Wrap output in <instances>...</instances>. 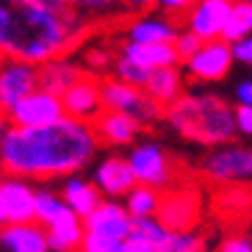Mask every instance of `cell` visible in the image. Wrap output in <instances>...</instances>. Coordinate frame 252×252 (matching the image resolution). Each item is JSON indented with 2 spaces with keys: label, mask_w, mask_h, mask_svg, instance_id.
I'll return each mask as SVG.
<instances>
[{
  "label": "cell",
  "mask_w": 252,
  "mask_h": 252,
  "mask_svg": "<svg viewBox=\"0 0 252 252\" xmlns=\"http://www.w3.org/2000/svg\"><path fill=\"white\" fill-rule=\"evenodd\" d=\"M100 81L92 72H83L78 81L61 94V105H64V117L81 119V122H94L103 114V94H100Z\"/></svg>",
  "instance_id": "11"
},
{
  "label": "cell",
  "mask_w": 252,
  "mask_h": 252,
  "mask_svg": "<svg viewBox=\"0 0 252 252\" xmlns=\"http://www.w3.org/2000/svg\"><path fill=\"white\" fill-rule=\"evenodd\" d=\"M125 158L130 163V172H133L139 186H150V189H156L161 194L175 186L178 166L158 141H136Z\"/></svg>",
  "instance_id": "4"
},
{
  "label": "cell",
  "mask_w": 252,
  "mask_h": 252,
  "mask_svg": "<svg viewBox=\"0 0 252 252\" xmlns=\"http://www.w3.org/2000/svg\"><path fill=\"white\" fill-rule=\"evenodd\" d=\"M0 202H3V211H6L8 224L33 222L36 189L31 186V180L6 175V178H3V183H0Z\"/></svg>",
  "instance_id": "16"
},
{
  "label": "cell",
  "mask_w": 252,
  "mask_h": 252,
  "mask_svg": "<svg viewBox=\"0 0 252 252\" xmlns=\"http://www.w3.org/2000/svg\"><path fill=\"white\" fill-rule=\"evenodd\" d=\"M250 33H252V3L250 0H233L230 17L224 23V31L219 39L227 42V45H236V42H241Z\"/></svg>",
  "instance_id": "24"
},
{
  "label": "cell",
  "mask_w": 252,
  "mask_h": 252,
  "mask_svg": "<svg viewBox=\"0 0 252 252\" xmlns=\"http://www.w3.org/2000/svg\"><path fill=\"white\" fill-rule=\"evenodd\" d=\"M45 230H47L50 252H75V250H81V241H83V236H86L83 219L69 211L67 202H64V208L45 224Z\"/></svg>",
  "instance_id": "17"
},
{
  "label": "cell",
  "mask_w": 252,
  "mask_h": 252,
  "mask_svg": "<svg viewBox=\"0 0 252 252\" xmlns=\"http://www.w3.org/2000/svg\"><path fill=\"white\" fill-rule=\"evenodd\" d=\"M122 205L127 208V214L133 219H150V216H158V205H161V191L150 189V186H139L136 183L130 191L122 197Z\"/></svg>",
  "instance_id": "25"
},
{
  "label": "cell",
  "mask_w": 252,
  "mask_h": 252,
  "mask_svg": "<svg viewBox=\"0 0 252 252\" xmlns=\"http://www.w3.org/2000/svg\"><path fill=\"white\" fill-rule=\"evenodd\" d=\"M186 92L183 83V69L180 67H163V69H153L144 83V94L150 100H156L161 108H166L169 103H175L180 94Z\"/></svg>",
  "instance_id": "23"
},
{
  "label": "cell",
  "mask_w": 252,
  "mask_h": 252,
  "mask_svg": "<svg viewBox=\"0 0 252 252\" xmlns=\"http://www.w3.org/2000/svg\"><path fill=\"white\" fill-rule=\"evenodd\" d=\"M205 180L214 186H247L252 180V147L247 144H222L208 150L200 163Z\"/></svg>",
  "instance_id": "5"
},
{
  "label": "cell",
  "mask_w": 252,
  "mask_h": 252,
  "mask_svg": "<svg viewBox=\"0 0 252 252\" xmlns=\"http://www.w3.org/2000/svg\"><path fill=\"white\" fill-rule=\"evenodd\" d=\"M119 8H122V14H127V17L147 14V11L156 8V0H119Z\"/></svg>",
  "instance_id": "35"
},
{
  "label": "cell",
  "mask_w": 252,
  "mask_h": 252,
  "mask_svg": "<svg viewBox=\"0 0 252 252\" xmlns=\"http://www.w3.org/2000/svg\"><path fill=\"white\" fill-rule=\"evenodd\" d=\"M233 64H236L233 47L227 42H222V39H211V42H202L200 50L194 56H189L180 67L197 83H219L230 75Z\"/></svg>",
  "instance_id": "7"
},
{
  "label": "cell",
  "mask_w": 252,
  "mask_h": 252,
  "mask_svg": "<svg viewBox=\"0 0 252 252\" xmlns=\"http://www.w3.org/2000/svg\"><path fill=\"white\" fill-rule=\"evenodd\" d=\"M250 3H252V0H250Z\"/></svg>",
  "instance_id": "43"
},
{
  "label": "cell",
  "mask_w": 252,
  "mask_h": 252,
  "mask_svg": "<svg viewBox=\"0 0 252 252\" xmlns=\"http://www.w3.org/2000/svg\"><path fill=\"white\" fill-rule=\"evenodd\" d=\"M100 141L92 122L61 117L47 127L8 125L0 136V166L11 178L56 180L81 175L97 156Z\"/></svg>",
  "instance_id": "1"
},
{
  "label": "cell",
  "mask_w": 252,
  "mask_h": 252,
  "mask_svg": "<svg viewBox=\"0 0 252 252\" xmlns=\"http://www.w3.org/2000/svg\"><path fill=\"white\" fill-rule=\"evenodd\" d=\"M33 3H39L42 8H50V11H56V14H67V11H72L69 0H33Z\"/></svg>",
  "instance_id": "38"
},
{
  "label": "cell",
  "mask_w": 252,
  "mask_h": 252,
  "mask_svg": "<svg viewBox=\"0 0 252 252\" xmlns=\"http://www.w3.org/2000/svg\"><path fill=\"white\" fill-rule=\"evenodd\" d=\"M111 78L127 83V86H136V89H144V83H147V78H150V69L139 67L136 61H130V59H125V56L117 53L114 67H111Z\"/></svg>",
  "instance_id": "27"
},
{
  "label": "cell",
  "mask_w": 252,
  "mask_h": 252,
  "mask_svg": "<svg viewBox=\"0 0 252 252\" xmlns=\"http://www.w3.org/2000/svg\"><path fill=\"white\" fill-rule=\"evenodd\" d=\"M194 3H197V0H156V8L161 14L172 17V20H183V17L191 11Z\"/></svg>",
  "instance_id": "31"
},
{
  "label": "cell",
  "mask_w": 252,
  "mask_h": 252,
  "mask_svg": "<svg viewBox=\"0 0 252 252\" xmlns=\"http://www.w3.org/2000/svg\"><path fill=\"white\" fill-rule=\"evenodd\" d=\"M233 97H236V105H250L252 108V75L250 78H241L233 89Z\"/></svg>",
  "instance_id": "37"
},
{
  "label": "cell",
  "mask_w": 252,
  "mask_h": 252,
  "mask_svg": "<svg viewBox=\"0 0 252 252\" xmlns=\"http://www.w3.org/2000/svg\"><path fill=\"white\" fill-rule=\"evenodd\" d=\"M39 89V75L33 64L0 56V111L8 114L23 97Z\"/></svg>",
  "instance_id": "10"
},
{
  "label": "cell",
  "mask_w": 252,
  "mask_h": 252,
  "mask_svg": "<svg viewBox=\"0 0 252 252\" xmlns=\"http://www.w3.org/2000/svg\"><path fill=\"white\" fill-rule=\"evenodd\" d=\"M216 252H252V238L247 236H230L224 238Z\"/></svg>",
  "instance_id": "36"
},
{
  "label": "cell",
  "mask_w": 252,
  "mask_h": 252,
  "mask_svg": "<svg viewBox=\"0 0 252 252\" xmlns=\"http://www.w3.org/2000/svg\"><path fill=\"white\" fill-rule=\"evenodd\" d=\"M3 178H6V172H3V166H0V183H3Z\"/></svg>",
  "instance_id": "41"
},
{
  "label": "cell",
  "mask_w": 252,
  "mask_h": 252,
  "mask_svg": "<svg viewBox=\"0 0 252 252\" xmlns=\"http://www.w3.org/2000/svg\"><path fill=\"white\" fill-rule=\"evenodd\" d=\"M69 6L86 20H111L122 14L119 0H69Z\"/></svg>",
  "instance_id": "26"
},
{
  "label": "cell",
  "mask_w": 252,
  "mask_h": 252,
  "mask_svg": "<svg viewBox=\"0 0 252 252\" xmlns=\"http://www.w3.org/2000/svg\"><path fill=\"white\" fill-rule=\"evenodd\" d=\"M100 94H103V111H117L127 114L136 119L141 127L153 125L158 119H163V108L144 94V89L127 86V83L117 81V78H103L100 81Z\"/></svg>",
  "instance_id": "6"
},
{
  "label": "cell",
  "mask_w": 252,
  "mask_h": 252,
  "mask_svg": "<svg viewBox=\"0 0 252 252\" xmlns=\"http://www.w3.org/2000/svg\"><path fill=\"white\" fill-rule=\"evenodd\" d=\"M92 183L105 200H122L136 186V178L130 172V163L122 156H105L92 172Z\"/></svg>",
  "instance_id": "15"
},
{
  "label": "cell",
  "mask_w": 252,
  "mask_h": 252,
  "mask_svg": "<svg viewBox=\"0 0 252 252\" xmlns=\"http://www.w3.org/2000/svg\"><path fill=\"white\" fill-rule=\"evenodd\" d=\"M200 45H202V39H197L191 31L180 28L178 39H175V50H178V56H180V64H183L189 56H194V53L200 50Z\"/></svg>",
  "instance_id": "32"
},
{
  "label": "cell",
  "mask_w": 252,
  "mask_h": 252,
  "mask_svg": "<svg viewBox=\"0 0 252 252\" xmlns=\"http://www.w3.org/2000/svg\"><path fill=\"white\" fill-rule=\"evenodd\" d=\"M86 72L81 61H72L69 56H59V59H50L45 61L42 67H36L39 75V89L42 92H50V94L61 97L64 92L72 86L81 75Z\"/></svg>",
  "instance_id": "19"
},
{
  "label": "cell",
  "mask_w": 252,
  "mask_h": 252,
  "mask_svg": "<svg viewBox=\"0 0 252 252\" xmlns=\"http://www.w3.org/2000/svg\"><path fill=\"white\" fill-rule=\"evenodd\" d=\"M130 236L147 241V244H153L158 252H161L163 241H166V236H169V230L163 227L156 216H150V219H133V230H130Z\"/></svg>",
  "instance_id": "29"
},
{
  "label": "cell",
  "mask_w": 252,
  "mask_h": 252,
  "mask_svg": "<svg viewBox=\"0 0 252 252\" xmlns=\"http://www.w3.org/2000/svg\"><path fill=\"white\" fill-rule=\"evenodd\" d=\"M158 222L166 230H194L202 219V197L197 189H169L161 194V205H158Z\"/></svg>",
  "instance_id": "8"
},
{
  "label": "cell",
  "mask_w": 252,
  "mask_h": 252,
  "mask_svg": "<svg viewBox=\"0 0 252 252\" xmlns=\"http://www.w3.org/2000/svg\"><path fill=\"white\" fill-rule=\"evenodd\" d=\"M178 33V20L161 14V11L127 17L125 23V42H136V45H166V42H175Z\"/></svg>",
  "instance_id": "13"
},
{
  "label": "cell",
  "mask_w": 252,
  "mask_h": 252,
  "mask_svg": "<svg viewBox=\"0 0 252 252\" xmlns=\"http://www.w3.org/2000/svg\"><path fill=\"white\" fill-rule=\"evenodd\" d=\"M92 127H94V133H97V141L105 144V147L136 144V136L141 130V125L136 119H130L127 114H117V111H103L92 122Z\"/></svg>",
  "instance_id": "18"
},
{
  "label": "cell",
  "mask_w": 252,
  "mask_h": 252,
  "mask_svg": "<svg viewBox=\"0 0 252 252\" xmlns=\"http://www.w3.org/2000/svg\"><path fill=\"white\" fill-rule=\"evenodd\" d=\"M114 59H117V53H111L108 47H100V50H97V47H89V50H86V56H83V64L89 67L92 75H97V78H100L105 69L114 67Z\"/></svg>",
  "instance_id": "30"
},
{
  "label": "cell",
  "mask_w": 252,
  "mask_h": 252,
  "mask_svg": "<svg viewBox=\"0 0 252 252\" xmlns=\"http://www.w3.org/2000/svg\"><path fill=\"white\" fill-rule=\"evenodd\" d=\"M8 224V219H6V211H3V202H0V230Z\"/></svg>",
  "instance_id": "40"
},
{
  "label": "cell",
  "mask_w": 252,
  "mask_h": 252,
  "mask_svg": "<svg viewBox=\"0 0 252 252\" xmlns=\"http://www.w3.org/2000/svg\"><path fill=\"white\" fill-rule=\"evenodd\" d=\"M61 200L67 202V208L72 214L86 219L105 197L97 191V186L92 180L81 178V175H69V178H64V186H61Z\"/></svg>",
  "instance_id": "22"
},
{
  "label": "cell",
  "mask_w": 252,
  "mask_h": 252,
  "mask_svg": "<svg viewBox=\"0 0 252 252\" xmlns=\"http://www.w3.org/2000/svg\"><path fill=\"white\" fill-rule=\"evenodd\" d=\"M75 252H83V250H75Z\"/></svg>",
  "instance_id": "42"
},
{
  "label": "cell",
  "mask_w": 252,
  "mask_h": 252,
  "mask_svg": "<svg viewBox=\"0 0 252 252\" xmlns=\"http://www.w3.org/2000/svg\"><path fill=\"white\" fill-rule=\"evenodd\" d=\"M6 117H8V125H17V127H47L64 117V105H61V97L36 89L28 97H23Z\"/></svg>",
  "instance_id": "9"
},
{
  "label": "cell",
  "mask_w": 252,
  "mask_h": 252,
  "mask_svg": "<svg viewBox=\"0 0 252 252\" xmlns=\"http://www.w3.org/2000/svg\"><path fill=\"white\" fill-rule=\"evenodd\" d=\"M83 230H86L89 236L122 241V238H127L130 230H133V216L127 214V208L119 200H103L86 219H83Z\"/></svg>",
  "instance_id": "12"
},
{
  "label": "cell",
  "mask_w": 252,
  "mask_h": 252,
  "mask_svg": "<svg viewBox=\"0 0 252 252\" xmlns=\"http://www.w3.org/2000/svg\"><path fill=\"white\" fill-rule=\"evenodd\" d=\"M163 119L180 139L208 150L236 139L233 105L214 92H183L175 103L163 108Z\"/></svg>",
  "instance_id": "3"
},
{
  "label": "cell",
  "mask_w": 252,
  "mask_h": 252,
  "mask_svg": "<svg viewBox=\"0 0 252 252\" xmlns=\"http://www.w3.org/2000/svg\"><path fill=\"white\" fill-rule=\"evenodd\" d=\"M230 8H233V0H197L191 11L183 17V25L202 42L219 39L230 17Z\"/></svg>",
  "instance_id": "14"
},
{
  "label": "cell",
  "mask_w": 252,
  "mask_h": 252,
  "mask_svg": "<svg viewBox=\"0 0 252 252\" xmlns=\"http://www.w3.org/2000/svg\"><path fill=\"white\" fill-rule=\"evenodd\" d=\"M233 122H236V136L252 139V108L250 105H236L233 108Z\"/></svg>",
  "instance_id": "33"
},
{
  "label": "cell",
  "mask_w": 252,
  "mask_h": 252,
  "mask_svg": "<svg viewBox=\"0 0 252 252\" xmlns=\"http://www.w3.org/2000/svg\"><path fill=\"white\" fill-rule=\"evenodd\" d=\"M233 47V59H236V64H244V67H252V33L250 36H244L241 42H236Z\"/></svg>",
  "instance_id": "34"
},
{
  "label": "cell",
  "mask_w": 252,
  "mask_h": 252,
  "mask_svg": "<svg viewBox=\"0 0 252 252\" xmlns=\"http://www.w3.org/2000/svg\"><path fill=\"white\" fill-rule=\"evenodd\" d=\"M6 127H8V117H6L3 111H0V136L6 133Z\"/></svg>",
  "instance_id": "39"
},
{
  "label": "cell",
  "mask_w": 252,
  "mask_h": 252,
  "mask_svg": "<svg viewBox=\"0 0 252 252\" xmlns=\"http://www.w3.org/2000/svg\"><path fill=\"white\" fill-rule=\"evenodd\" d=\"M161 252H205V238L197 230H169Z\"/></svg>",
  "instance_id": "28"
},
{
  "label": "cell",
  "mask_w": 252,
  "mask_h": 252,
  "mask_svg": "<svg viewBox=\"0 0 252 252\" xmlns=\"http://www.w3.org/2000/svg\"><path fill=\"white\" fill-rule=\"evenodd\" d=\"M92 33V20L78 11L56 14L33 0H0V56L33 67L69 56Z\"/></svg>",
  "instance_id": "2"
},
{
  "label": "cell",
  "mask_w": 252,
  "mask_h": 252,
  "mask_svg": "<svg viewBox=\"0 0 252 252\" xmlns=\"http://www.w3.org/2000/svg\"><path fill=\"white\" fill-rule=\"evenodd\" d=\"M119 56L136 61L144 69H163V67H180V56L175 50V42L166 45H136V42H125Z\"/></svg>",
  "instance_id": "21"
},
{
  "label": "cell",
  "mask_w": 252,
  "mask_h": 252,
  "mask_svg": "<svg viewBox=\"0 0 252 252\" xmlns=\"http://www.w3.org/2000/svg\"><path fill=\"white\" fill-rule=\"evenodd\" d=\"M0 252H50L47 230L39 222L6 224L0 230Z\"/></svg>",
  "instance_id": "20"
}]
</instances>
